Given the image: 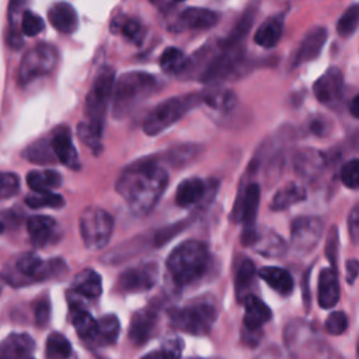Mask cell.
Returning a JSON list of instances; mask_svg holds the SVG:
<instances>
[{"label":"cell","mask_w":359,"mask_h":359,"mask_svg":"<svg viewBox=\"0 0 359 359\" xmlns=\"http://www.w3.org/2000/svg\"><path fill=\"white\" fill-rule=\"evenodd\" d=\"M65 271V264L60 259L43 261L34 252L20 255L13 269L4 271V278L13 285H24L28 282H39L59 275Z\"/></svg>","instance_id":"cell-6"},{"label":"cell","mask_w":359,"mask_h":359,"mask_svg":"<svg viewBox=\"0 0 359 359\" xmlns=\"http://www.w3.org/2000/svg\"><path fill=\"white\" fill-rule=\"evenodd\" d=\"M56 222L50 216L35 215L27 220V230L31 241L36 247H45L52 243L56 236Z\"/></svg>","instance_id":"cell-22"},{"label":"cell","mask_w":359,"mask_h":359,"mask_svg":"<svg viewBox=\"0 0 359 359\" xmlns=\"http://www.w3.org/2000/svg\"><path fill=\"white\" fill-rule=\"evenodd\" d=\"M324 231V223L316 216H300L292 222L290 243L296 254L306 255L318 244Z\"/></svg>","instance_id":"cell-10"},{"label":"cell","mask_w":359,"mask_h":359,"mask_svg":"<svg viewBox=\"0 0 359 359\" xmlns=\"http://www.w3.org/2000/svg\"><path fill=\"white\" fill-rule=\"evenodd\" d=\"M119 320L114 314H107L101 317L97 321V334L94 342H98L100 345H108L114 344L119 335Z\"/></svg>","instance_id":"cell-33"},{"label":"cell","mask_w":359,"mask_h":359,"mask_svg":"<svg viewBox=\"0 0 359 359\" xmlns=\"http://www.w3.org/2000/svg\"><path fill=\"white\" fill-rule=\"evenodd\" d=\"M35 342L28 334H10L0 341V359H34Z\"/></svg>","instance_id":"cell-18"},{"label":"cell","mask_w":359,"mask_h":359,"mask_svg":"<svg viewBox=\"0 0 359 359\" xmlns=\"http://www.w3.org/2000/svg\"><path fill=\"white\" fill-rule=\"evenodd\" d=\"M220 14L217 11L202 8V7H188L182 10L170 29L174 32L181 31H198V29H208L217 24Z\"/></svg>","instance_id":"cell-13"},{"label":"cell","mask_w":359,"mask_h":359,"mask_svg":"<svg viewBox=\"0 0 359 359\" xmlns=\"http://www.w3.org/2000/svg\"><path fill=\"white\" fill-rule=\"evenodd\" d=\"M306 199V189L297 182H289L283 185L272 198V210H285L292 205H296Z\"/></svg>","instance_id":"cell-30"},{"label":"cell","mask_w":359,"mask_h":359,"mask_svg":"<svg viewBox=\"0 0 359 359\" xmlns=\"http://www.w3.org/2000/svg\"><path fill=\"white\" fill-rule=\"evenodd\" d=\"M205 192L206 185L201 178H187L177 188L175 202L181 208H189L201 202Z\"/></svg>","instance_id":"cell-26"},{"label":"cell","mask_w":359,"mask_h":359,"mask_svg":"<svg viewBox=\"0 0 359 359\" xmlns=\"http://www.w3.org/2000/svg\"><path fill=\"white\" fill-rule=\"evenodd\" d=\"M167 272L177 287H185L199 280L209 265L208 247L198 240L178 244L167 258Z\"/></svg>","instance_id":"cell-3"},{"label":"cell","mask_w":359,"mask_h":359,"mask_svg":"<svg viewBox=\"0 0 359 359\" xmlns=\"http://www.w3.org/2000/svg\"><path fill=\"white\" fill-rule=\"evenodd\" d=\"M189 60L178 48L170 46L160 56V66L165 73L180 74L188 69Z\"/></svg>","instance_id":"cell-34"},{"label":"cell","mask_w":359,"mask_h":359,"mask_svg":"<svg viewBox=\"0 0 359 359\" xmlns=\"http://www.w3.org/2000/svg\"><path fill=\"white\" fill-rule=\"evenodd\" d=\"M20 189V178L14 172L0 171V199L14 196Z\"/></svg>","instance_id":"cell-45"},{"label":"cell","mask_w":359,"mask_h":359,"mask_svg":"<svg viewBox=\"0 0 359 359\" xmlns=\"http://www.w3.org/2000/svg\"><path fill=\"white\" fill-rule=\"evenodd\" d=\"M27 184L32 192H52L62 184V177L53 170H34L27 174Z\"/></svg>","instance_id":"cell-31"},{"label":"cell","mask_w":359,"mask_h":359,"mask_svg":"<svg viewBox=\"0 0 359 359\" xmlns=\"http://www.w3.org/2000/svg\"><path fill=\"white\" fill-rule=\"evenodd\" d=\"M121 29L123 36L130 42L140 43L143 39V28L140 22L135 18H122L121 22L114 21V29Z\"/></svg>","instance_id":"cell-41"},{"label":"cell","mask_w":359,"mask_h":359,"mask_svg":"<svg viewBox=\"0 0 359 359\" xmlns=\"http://www.w3.org/2000/svg\"><path fill=\"white\" fill-rule=\"evenodd\" d=\"M34 314H35V321L39 327H45L49 321L50 317V304L48 299H41L34 309Z\"/></svg>","instance_id":"cell-48"},{"label":"cell","mask_w":359,"mask_h":359,"mask_svg":"<svg viewBox=\"0 0 359 359\" xmlns=\"http://www.w3.org/2000/svg\"><path fill=\"white\" fill-rule=\"evenodd\" d=\"M115 83V72L111 66H104L98 70L90 91L86 98V121L77 128L80 139L94 151L101 150L102 128L107 115L108 104L111 102L112 88Z\"/></svg>","instance_id":"cell-2"},{"label":"cell","mask_w":359,"mask_h":359,"mask_svg":"<svg viewBox=\"0 0 359 359\" xmlns=\"http://www.w3.org/2000/svg\"><path fill=\"white\" fill-rule=\"evenodd\" d=\"M43 20L35 13L25 10L21 17V32L27 36H34L43 29Z\"/></svg>","instance_id":"cell-44"},{"label":"cell","mask_w":359,"mask_h":359,"mask_svg":"<svg viewBox=\"0 0 359 359\" xmlns=\"http://www.w3.org/2000/svg\"><path fill=\"white\" fill-rule=\"evenodd\" d=\"M202 102L208 104L209 107L215 109H222V111H229L234 107L236 104V97L230 91H210L202 94Z\"/></svg>","instance_id":"cell-39"},{"label":"cell","mask_w":359,"mask_h":359,"mask_svg":"<svg viewBox=\"0 0 359 359\" xmlns=\"http://www.w3.org/2000/svg\"><path fill=\"white\" fill-rule=\"evenodd\" d=\"M348 327V318L344 311H334L325 320V330L331 335H341Z\"/></svg>","instance_id":"cell-47"},{"label":"cell","mask_w":359,"mask_h":359,"mask_svg":"<svg viewBox=\"0 0 359 359\" xmlns=\"http://www.w3.org/2000/svg\"><path fill=\"white\" fill-rule=\"evenodd\" d=\"M283 29V20L280 15H273L266 18L257 29L254 35V42L262 48H273L280 36Z\"/></svg>","instance_id":"cell-28"},{"label":"cell","mask_w":359,"mask_h":359,"mask_svg":"<svg viewBox=\"0 0 359 359\" xmlns=\"http://www.w3.org/2000/svg\"><path fill=\"white\" fill-rule=\"evenodd\" d=\"M216 317V307L210 302H196L170 311L171 324L175 328L192 335L208 334L215 324Z\"/></svg>","instance_id":"cell-7"},{"label":"cell","mask_w":359,"mask_h":359,"mask_svg":"<svg viewBox=\"0 0 359 359\" xmlns=\"http://www.w3.org/2000/svg\"><path fill=\"white\" fill-rule=\"evenodd\" d=\"M158 88V80L144 72H128L121 74L114 83L111 107L116 119L128 116L137 105L154 94Z\"/></svg>","instance_id":"cell-4"},{"label":"cell","mask_w":359,"mask_h":359,"mask_svg":"<svg viewBox=\"0 0 359 359\" xmlns=\"http://www.w3.org/2000/svg\"><path fill=\"white\" fill-rule=\"evenodd\" d=\"M201 102L202 94H184L164 100L143 121V132L149 136L160 135Z\"/></svg>","instance_id":"cell-5"},{"label":"cell","mask_w":359,"mask_h":359,"mask_svg":"<svg viewBox=\"0 0 359 359\" xmlns=\"http://www.w3.org/2000/svg\"><path fill=\"white\" fill-rule=\"evenodd\" d=\"M25 203L32 209L42 208H62L65 205L63 198L55 192H32L25 196Z\"/></svg>","instance_id":"cell-37"},{"label":"cell","mask_w":359,"mask_h":359,"mask_svg":"<svg viewBox=\"0 0 359 359\" xmlns=\"http://www.w3.org/2000/svg\"><path fill=\"white\" fill-rule=\"evenodd\" d=\"M49 142L56 160H59L63 165L72 170L80 168L79 154L73 144L70 130L66 126H59L57 129H55Z\"/></svg>","instance_id":"cell-16"},{"label":"cell","mask_w":359,"mask_h":359,"mask_svg":"<svg viewBox=\"0 0 359 359\" xmlns=\"http://www.w3.org/2000/svg\"><path fill=\"white\" fill-rule=\"evenodd\" d=\"M318 304L323 309L334 307L339 300V282L334 268H324L318 276Z\"/></svg>","instance_id":"cell-23"},{"label":"cell","mask_w":359,"mask_h":359,"mask_svg":"<svg viewBox=\"0 0 359 359\" xmlns=\"http://www.w3.org/2000/svg\"><path fill=\"white\" fill-rule=\"evenodd\" d=\"M49 22L55 29L63 34H72L77 29L79 17L74 7L69 3H55L48 11Z\"/></svg>","instance_id":"cell-24"},{"label":"cell","mask_w":359,"mask_h":359,"mask_svg":"<svg viewBox=\"0 0 359 359\" xmlns=\"http://www.w3.org/2000/svg\"><path fill=\"white\" fill-rule=\"evenodd\" d=\"M57 63V50L49 43H38L31 48L21 59L17 79L20 84H28L32 80L53 72Z\"/></svg>","instance_id":"cell-9"},{"label":"cell","mask_w":359,"mask_h":359,"mask_svg":"<svg viewBox=\"0 0 359 359\" xmlns=\"http://www.w3.org/2000/svg\"><path fill=\"white\" fill-rule=\"evenodd\" d=\"M348 229H349L352 241L356 244L358 236H359V208L358 206H353L348 216Z\"/></svg>","instance_id":"cell-50"},{"label":"cell","mask_w":359,"mask_h":359,"mask_svg":"<svg viewBox=\"0 0 359 359\" xmlns=\"http://www.w3.org/2000/svg\"><path fill=\"white\" fill-rule=\"evenodd\" d=\"M167 184V171L154 158L146 157L126 167L118 177L115 188L133 215L144 216L156 206Z\"/></svg>","instance_id":"cell-1"},{"label":"cell","mask_w":359,"mask_h":359,"mask_svg":"<svg viewBox=\"0 0 359 359\" xmlns=\"http://www.w3.org/2000/svg\"><path fill=\"white\" fill-rule=\"evenodd\" d=\"M272 317L271 309L257 296L247 294L244 299V328L248 331H259Z\"/></svg>","instance_id":"cell-21"},{"label":"cell","mask_w":359,"mask_h":359,"mask_svg":"<svg viewBox=\"0 0 359 359\" xmlns=\"http://www.w3.org/2000/svg\"><path fill=\"white\" fill-rule=\"evenodd\" d=\"M79 226L84 245L90 250H101L112 236L114 219L107 210L88 206L81 212Z\"/></svg>","instance_id":"cell-8"},{"label":"cell","mask_w":359,"mask_h":359,"mask_svg":"<svg viewBox=\"0 0 359 359\" xmlns=\"http://www.w3.org/2000/svg\"><path fill=\"white\" fill-rule=\"evenodd\" d=\"M293 168L300 178L314 181L323 174L325 168V156L317 149H300L293 157Z\"/></svg>","instance_id":"cell-14"},{"label":"cell","mask_w":359,"mask_h":359,"mask_svg":"<svg viewBox=\"0 0 359 359\" xmlns=\"http://www.w3.org/2000/svg\"><path fill=\"white\" fill-rule=\"evenodd\" d=\"M255 273H257L255 265H254V262L250 261V259H244V261L241 262V265L238 266L237 273H236V280H234L236 294H237V299H238V300L245 299L247 290H248V287L251 286Z\"/></svg>","instance_id":"cell-36"},{"label":"cell","mask_w":359,"mask_h":359,"mask_svg":"<svg viewBox=\"0 0 359 359\" xmlns=\"http://www.w3.org/2000/svg\"><path fill=\"white\" fill-rule=\"evenodd\" d=\"M182 344L180 339L167 341L160 349L151 351L142 359H181Z\"/></svg>","instance_id":"cell-42"},{"label":"cell","mask_w":359,"mask_h":359,"mask_svg":"<svg viewBox=\"0 0 359 359\" xmlns=\"http://www.w3.org/2000/svg\"><path fill=\"white\" fill-rule=\"evenodd\" d=\"M342 184L351 189H358L359 187V163L356 158L349 160L344 164L341 170Z\"/></svg>","instance_id":"cell-46"},{"label":"cell","mask_w":359,"mask_h":359,"mask_svg":"<svg viewBox=\"0 0 359 359\" xmlns=\"http://www.w3.org/2000/svg\"><path fill=\"white\" fill-rule=\"evenodd\" d=\"M22 156L25 160H28L34 164H39V165H46V164H52L56 161V157L50 147V142L46 139H39V140L34 142L32 144H29L22 151Z\"/></svg>","instance_id":"cell-32"},{"label":"cell","mask_w":359,"mask_h":359,"mask_svg":"<svg viewBox=\"0 0 359 359\" xmlns=\"http://www.w3.org/2000/svg\"><path fill=\"white\" fill-rule=\"evenodd\" d=\"M241 241L245 247H250L255 252L268 258L283 257L287 250L285 240L273 230L265 227L244 229Z\"/></svg>","instance_id":"cell-11"},{"label":"cell","mask_w":359,"mask_h":359,"mask_svg":"<svg viewBox=\"0 0 359 359\" xmlns=\"http://www.w3.org/2000/svg\"><path fill=\"white\" fill-rule=\"evenodd\" d=\"M259 185L255 182H251L245 187L244 192L238 196L234 208V216L236 220H241L244 223V229H252L258 206H259Z\"/></svg>","instance_id":"cell-17"},{"label":"cell","mask_w":359,"mask_h":359,"mask_svg":"<svg viewBox=\"0 0 359 359\" xmlns=\"http://www.w3.org/2000/svg\"><path fill=\"white\" fill-rule=\"evenodd\" d=\"M261 279H264L273 290L282 296H287L293 290L292 275L279 266H264L258 271Z\"/></svg>","instance_id":"cell-29"},{"label":"cell","mask_w":359,"mask_h":359,"mask_svg":"<svg viewBox=\"0 0 359 359\" xmlns=\"http://www.w3.org/2000/svg\"><path fill=\"white\" fill-rule=\"evenodd\" d=\"M72 323L76 328L77 335L86 342H94L97 334V321L93 316L77 303H70Z\"/></svg>","instance_id":"cell-27"},{"label":"cell","mask_w":359,"mask_h":359,"mask_svg":"<svg viewBox=\"0 0 359 359\" xmlns=\"http://www.w3.org/2000/svg\"><path fill=\"white\" fill-rule=\"evenodd\" d=\"M359 22V7L358 4H352L345 13L339 17L337 22V32L342 38H349L355 34Z\"/></svg>","instance_id":"cell-38"},{"label":"cell","mask_w":359,"mask_h":359,"mask_svg":"<svg viewBox=\"0 0 359 359\" xmlns=\"http://www.w3.org/2000/svg\"><path fill=\"white\" fill-rule=\"evenodd\" d=\"M157 324V313L150 309H142L132 316L129 325V339L135 345H143L153 335Z\"/></svg>","instance_id":"cell-19"},{"label":"cell","mask_w":359,"mask_h":359,"mask_svg":"<svg viewBox=\"0 0 359 359\" xmlns=\"http://www.w3.org/2000/svg\"><path fill=\"white\" fill-rule=\"evenodd\" d=\"M4 229H6V226H4V223L3 222H0V234L4 231Z\"/></svg>","instance_id":"cell-54"},{"label":"cell","mask_w":359,"mask_h":359,"mask_svg":"<svg viewBox=\"0 0 359 359\" xmlns=\"http://www.w3.org/2000/svg\"><path fill=\"white\" fill-rule=\"evenodd\" d=\"M358 105H359V98H358V95H355V97L352 98V101H351V114H352V116H355V118H358V115H359V108H358Z\"/></svg>","instance_id":"cell-53"},{"label":"cell","mask_w":359,"mask_h":359,"mask_svg":"<svg viewBox=\"0 0 359 359\" xmlns=\"http://www.w3.org/2000/svg\"><path fill=\"white\" fill-rule=\"evenodd\" d=\"M358 269H359V264L355 258H352L346 262V280H348V283H353V280L358 276Z\"/></svg>","instance_id":"cell-51"},{"label":"cell","mask_w":359,"mask_h":359,"mask_svg":"<svg viewBox=\"0 0 359 359\" xmlns=\"http://www.w3.org/2000/svg\"><path fill=\"white\" fill-rule=\"evenodd\" d=\"M254 21V11L252 10H247L243 17L238 20V22L234 25V28L231 29L230 35L227 36V39H224L223 42L227 45H237L238 41H241L245 34L250 31L251 25Z\"/></svg>","instance_id":"cell-40"},{"label":"cell","mask_w":359,"mask_h":359,"mask_svg":"<svg viewBox=\"0 0 359 359\" xmlns=\"http://www.w3.org/2000/svg\"><path fill=\"white\" fill-rule=\"evenodd\" d=\"M199 151V147L194 146V144H187V146H181L177 149H172L168 151V161L175 165V167H181L187 163H189Z\"/></svg>","instance_id":"cell-43"},{"label":"cell","mask_w":359,"mask_h":359,"mask_svg":"<svg viewBox=\"0 0 359 359\" xmlns=\"http://www.w3.org/2000/svg\"><path fill=\"white\" fill-rule=\"evenodd\" d=\"M70 355H72V345L69 339L60 332L49 334L45 345L46 359H67Z\"/></svg>","instance_id":"cell-35"},{"label":"cell","mask_w":359,"mask_h":359,"mask_svg":"<svg viewBox=\"0 0 359 359\" xmlns=\"http://www.w3.org/2000/svg\"><path fill=\"white\" fill-rule=\"evenodd\" d=\"M158 275L156 262H142L122 272L118 278V289L125 293H137L154 286Z\"/></svg>","instance_id":"cell-12"},{"label":"cell","mask_w":359,"mask_h":359,"mask_svg":"<svg viewBox=\"0 0 359 359\" xmlns=\"http://www.w3.org/2000/svg\"><path fill=\"white\" fill-rule=\"evenodd\" d=\"M337 244H338V230L335 229V226L331 227L330 234H328V241H327V247H325V254L330 259V262L332 264V266L335 265V257H337Z\"/></svg>","instance_id":"cell-49"},{"label":"cell","mask_w":359,"mask_h":359,"mask_svg":"<svg viewBox=\"0 0 359 359\" xmlns=\"http://www.w3.org/2000/svg\"><path fill=\"white\" fill-rule=\"evenodd\" d=\"M344 86V76L338 67L331 66L318 80L313 84L316 98L325 105H331L341 98Z\"/></svg>","instance_id":"cell-15"},{"label":"cell","mask_w":359,"mask_h":359,"mask_svg":"<svg viewBox=\"0 0 359 359\" xmlns=\"http://www.w3.org/2000/svg\"><path fill=\"white\" fill-rule=\"evenodd\" d=\"M325 121L324 119H314L311 123H310V130L314 133V135H325L327 130H325Z\"/></svg>","instance_id":"cell-52"},{"label":"cell","mask_w":359,"mask_h":359,"mask_svg":"<svg viewBox=\"0 0 359 359\" xmlns=\"http://www.w3.org/2000/svg\"><path fill=\"white\" fill-rule=\"evenodd\" d=\"M72 289L79 296H84V297H88V299H95L102 292L101 276L94 269L86 268L74 276L73 283H72Z\"/></svg>","instance_id":"cell-25"},{"label":"cell","mask_w":359,"mask_h":359,"mask_svg":"<svg viewBox=\"0 0 359 359\" xmlns=\"http://www.w3.org/2000/svg\"><path fill=\"white\" fill-rule=\"evenodd\" d=\"M325 41H327V29L325 28L317 27V28L309 31L294 55V60H293L292 66L297 67L302 63H307V62L316 59L320 55Z\"/></svg>","instance_id":"cell-20"}]
</instances>
